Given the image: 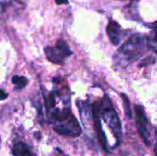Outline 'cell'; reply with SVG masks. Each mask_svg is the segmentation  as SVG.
<instances>
[{"instance_id": "1", "label": "cell", "mask_w": 157, "mask_h": 156, "mask_svg": "<svg viewBox=\"0 0 157 156\" xmlns=\"http://www.w3.org/2000/svg\"><path fill=\"white\" fill-rule=\"evenodd\" d=\"M149 48L148 37L135 34L124 42L114 56L115 66L124 68L138 60Z\"/></svg>"}, {"instance_id": "2", "label": "cell", "mask_w": 157, "mask_h": 156, "mask_svg": "<svg viewBox=\"0 0 157 156\" xmlns=\"http://www.w3.org/2000/svg\"><path fill=\"white\" fill-rule=\"evenodd\" d=\"M53 130L57 133L68 137H77L81 134V128L70 109H53L51 113Z\"/></svg>"}, {"instance_id": "3", "label": "cell", "mask_w": 157, "mask_h": 156, "mask_svg": "<svg viewBox=\"0 0 157 156\" xmlns=\"http://www.w3.org/2000/svg\"><path fill=\"white\" fill-rule=\"evenodd\" d=\"M98 108L99 115L104 119L106 123L111 129L119 143L121 140V124L108 96L103 97L100 104H98Z\"/></svg>"}, {"instance_id": "4", "label": "cell", "mask_w": 157, "mask_h": 156, "mask_svg": "<svg viewBox=\"0 0 157 156\" xmlns=\"http://www.w3.org/2000/svg\"><path fill=\"white\" fill-rule=\"evenodd\" d=\"M44 52L50 62L59 65H63L65 59L73 53L67 42L63 40H59L54 47H46Z\"/></svg>"}, {"instance_id": "5", "label": "cell", "mask_w": 157, "mask_h": 156, "mask_svg": "<svg viewBox=\"0 0 157 156\" xmlns=\"http://www.w3.org/2000/svg\"><path fill=\"white\" fill-rule=\"evenodd\" d=\"M135 117H136L138 131L142 139L144 140L146 145H150V131L148 129L147 118L145 116L144 108L139 105L135 106Z\"/></svg>"}, {"instance_id": "6", "label": "cell", "mask_w": 157, "mask_h": 156, "mask_svg": "<svg viewBox=\"0 0 157 156\" xmlns=\"http://www.w3.org/2000/svg\"><path fill=\"white\" fill-rule=\"evenodd\" d=\"M92 114H93V120H94V124H95V129L98 134V141L102 147L108 151L107 148V139L105 136V133L103 131L102 126H101V121H100V115H99V108H98V103H95L92 107Z\"/></svg>"}, {"instance_id": "7", "label": "cell", "mask_w": 157, "mask_h": 156, "mask_svg": "<svg viewBox=\"0 0 157 156\" xmlns=\"http://www.w3.org/2000/svg\"><path fill=\"white\" fill-rule=\"evenodd\" d=\"M107 33L110 41L114 45H119L122 37L124 36V30L114 20L110 19L107 26Z\"/></svg>"}, {"instance_id": "8", "label": "cell", "mask_w": 157, "mask_h": 156, "mask_svg": "<svg viewBox=\"0 0 157 156\" xmlns=\"http://www.w3.org/2000/svg\"><path fill=\"white\" fill-rule=\"evenodd\" d=\"M14 156H35L30 148L23 142H17L14 143L12 148Z\"/></svg>"}, {"instance_id": "9", "label": "cell", "mask_w": 157, "mask_h": 156, "mask_svg": "<svg viewBox=\"0 0 157 156\" xmlns=\"http://www.w3.org/2000/svg\"><path fill=\"white\" fill-rule=\"evenodd\" d=\"M28 79L24 76H18L15 75L12 77V83L15 86L16 90H21L28 85Z\"/></svg>"}, {"instance_id": "10", "label": "cell", "mask_w": 157, "mask_h": 156, "mask_svg": "<svg viewBox=\"0 0 157 156\" xmlns=\"http://www.w3.org/2000/svg\"><path fill=\"white\" fill-rule=\"evenodd\" d=\"M148 42H149V47L157 52V23L153 29L151 36L148 38Z\"/></svg>"}, {"instance_id": "11", "label": "cell", "mask_w": 157, "mask_h": 156, "mask_svg": "<svg viewBox=\"0 0 157 156\" xmlns=\"http://www.w3.org/2000/svg\"><path fill=\"white\" fill-rule=\"evenodd\" d=\"M56 95L57 93L52 91L49 94L48 97H45V107L47 108L48 111H50L51 109H52L55 106V98H56Z\"/></svg>"}, {"instance_id": "12", "label": "cell", "mask_w": 157, "mask_h": 156, "mask_svg": "<svg viewBox=\"0 0 157 156\" xmlns=\"http://www.w3.org/2000/svg\"><path fill=\"white\" fill-rule=\"evenodd\" d=\"M121 98H122V101H123V107H124L126 116L128 118H132V111H131V108H130V101H129L127 96L125 94H122Z\"/></svg>"}, {"instance_id": "13", "label": "cell", "mask_w": 157, "mask_h": 156, "mask_svg": "<svg viewBox=\"0 0 157 156\" xmlns=\"http://www.w3.org/2000/svg\"><path fill=\"white\" fill-rule=\"evenodd\" d=\"M7 97H8V94L5 92L3 89H0V100H5L7 98Z\"/></svg>"}, {"instance_id": "14", "label": "cell", "mask_w": 157, "mask_h": 156, "mask_svg": "<svg viewBox=\"0 0 157 156\" xmlns=\"http://www.w3.org/2000/svg\"><path fill=\"white\" fill-rule=\"evenodd\" d=\"M56 2V4L58 5H62V4H67L68 0H54Z\"/></svg>"}, {"instance_id": "15", "label": "cell", "mask_w": 157, "mask_h": 156, "mask_svg": "<svg viewBox=\"0 0 157 156\" xmlns=\"http://www.w3.org/2000/svg\"><path fill=\"white\" fill-rule=\"evenodd\" d=\"M155 155L157 156V143L155 144Z\"/></svg>"}]
</instances>
